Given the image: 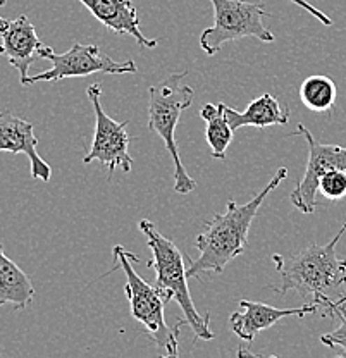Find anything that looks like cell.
I'll return each instance as SVG.
<instances>
[{"label":"cell","instance_id":"cell-1","mask_svg":"<svg viewBox=\"0 0 346 358\" xmlns=\"http://www.w3.org/2000/svg\"><path fill=\"white\" fill-rule=\"evenodd\" d=\"M288 169L281 167L274 174L269 185L252 199L248 203H236L229 200L224 214H214L212 221L207 222L203 233L195 240L199 259L189 264L186 272L188 278H202L203 274H221L229 262L243 255L248 246V231L254 222L257 212L262 207L264 200L284 181Z\"/></svg>","mask_w":346,"mask_h":358},{"label":"cell","instance_id":"cell-2","mask_svg":"<svg viewBox=\"0 0 346 358\" xmlns=\"http://www.w3.org/2000/svg\"><path fill=\"white\" fill-rule=\"evenodd\" d=\"M345 233L346 222L327 245H310L291 257L273 255L274 267L281 275V286L273 289L281 294L296 291L307 300L310 298L324 315L331 301L336 300L334 294L346 285V260L336 253Z\"/></svg>","mask_w":346,"mask_h":358},{"label":"cell","instance_id":"cell-3","mask_svg":"<svg viewBox=\"0 0 346 358\" xmlns=\"http://www.w3.org/2000/svg\"><path fill=\"white\" fill-rule=\"evenodd\" d=\"M140 231L147 236V245L152 250V260L147 264L155 271V288L166 296V300H176L183 310L186 326L193 331L195 339L210 341L215 338L210 329V313L200 315L188 289V272L185 267V257L174 241L161 234V231L148 219L140 221Z\"/></svg>","mask_w":346,"mask_h":358},{"label":"cell","instance_id":"cell-4","mask_svg":"<svg viewBox=\"0 0 346 358\" xmlns=\"http://www.w3.org/2000/svg\"><path fill=\"white\" fill-rule=\"evenodd\" d=\"M188 71H178L148 90V128L157 133L166 143L174 162V192L188 195L196 189V181L181 162L176 143V128L181 114L195 99V90L185 83Z\"/></svg>","mask_w":346,"mask_h":358},{"label":"cell","instance_id":"cell-5","mask_svg":"<svg viewBox=\"0 0 346 358\" xmlns=\"http://www.w3.org/2000/svg\"><path fill=\"white\" fill-rule=\"evenodd\" d=\"M113 253L114 262H117V267H121L126 275L124 289L129 305H131L133 317L145 327L148 339L161 350L164 355L178 357L180 355L178 336H180L181 326H185L186 320L181 319L174 326H169L166 322V315H164V307L167 303L166 296L155 286L148 285L133 267V262H136L138 257L128 252L122 245H115Z\"/></svg>","mask_w":346,"mask_h":358},{"label":"cell","instance_id":"cell-6","mask_svg":"<svg viewBox=\"0 0 346 358\" xmlns=\"http://www.w3.org/2000/svg\"><path fill=\"white\" fill-rule=\"evenodd\" d=\"M214 6V24L200 35V47L207 55H215L222 45L234 40L252 38L273 43L274 33L264 24V17L271 16L262 3L243 0H210Z\"/></svg>","mask_w":346,"mask_h":358},{"label":"cell","instance_id":"cell-7","mask_svg":"<svg viewBox=\"0 0 346 358\" xmlns=\"http://www.w3.org/2000/svg\"><path fill=\"white\" fill-rule=\"evenodd\" d=\"M40 59H47L52 62V67L43 73L28 76L24 87L40 81H59L66 78H83L90 74H124L136 73L138 67L133 61L117 62L110 59L109 55L102 54L96 45H81L74 42L73 47L64 54H57L54 48L48 45H40L38 48Z\"/></svg>","mask_w":346,"mask_h":358},{"label":"cell","instance_id":"cell-8","mask_svg":"<svg viewBox=\"0 0 346 358\" xmlns=\"http://www.w3.org/2000/svg\"><path fill=\"white\" fill-rule=\"evenodd\" d=\"M87 95L93 106V112H95V134H93L90 150L83 157V164L99 160L102 166L109 169V179L113 178L115 169L129 173L133 167V157L129 155L131 136L126 133V126L129 124V121L117 122L103 112L102 102H100L102 87L99 83L88 87Z\"/></svg>","mask_w":346,"mask_h":358},{"label":"cell","instance_id":"cell-9","mask_svg":"<svg viewBox=\"0 0 346 358\" xmlns=\"http://www.w3.org/2000/svg\"><path fill=\"white\" fill-rule=\"evenodd\" d=\"M293 134H301L308 145V160L305 174L289 195V201L301 214H314L319 205V181L326 173L334 169L346 171V148L340 145H326L314 138V134L305 128V124L296 126Z\"/></svg>","mask_w":346,"mask_h":358},{"label":"cell","instance_id":"cell-10","mask_svg":"<svg viewBox=\"0 0 346 358\" xmlns=\"http://www.w3.org/2000/svg\"><path fill=\"white\" fill-rule=\"evenodd\" d=\"M240 308L241 310L231 313L229 326L233 333L245 343H254L257 334L273 327L284 317H300L301 319V317L314 315L321 310L314 301L303 303L298 308H276L264 301L240 300Z\"/></svg>","mask_w":346,"mask_h":358},{"label":"cell","instance_id":"cell-11","mask_svg":"<svg viewBox=\"0 0 346 358\" xmlns=\"http://www.w3.org/2000/svg\"><path fill=\"white\" fill-rule=\"evenodd\" d=\"M40 45L42 42L28 16L21 14L16 20L0 17V55H3L10 66L20 71L23 87L29 76V67L36 59H40Z\"/></svg>","mask_w":346,"mask_h":358},{"label":"cell","instance_id":"cell-12","mask_svg":"<svg viewBox=\"0 0 346 358\" xmlns=\"http://www.w3.org/2000/svg\"><path fill=\"white\" fill-rule=\"evenodd\" d=\"M36 147L38 138L35 136L31 122L17 117L10 110L0 112V152L24 154L31 164V178L48 182L52 169L36 152Z\"/></svg>","mask_w":346,"mask_h":358},{"label":"cell","instance_id":"cell-13","mask_svg":"<svg viewBox=\"0 0 346 358\" xmlns=\"http://www.w3.org/2000/svg\"><path fill=\"white\" fill-rule=\"evenodd\" d=\"M107 29L115 35H129L143 48L157 47V38H147L141 33L138 10L131 0H80Z\"/></svg>","mask_w":346,"mask_h":358},{"label":"cell","instance_id":"cell-14","mask_svg":"<svg viewBox=\"0 0 346 358\" xmlns=\"http://www.w3.org/2000/svg\"><path fill=\"white\" fill-rule=\"evenodd\" d=\"M226 117L233 131L252 126V128H269V126H286L289 122V107L281 106V102L271 93H264L259 99L252 100L245 110H236L224 106Z\"/></svg>","mask_w":346,"mask_h":358},{"label":"cell","instance_id":"cell-15","mask_svg":"<svg viewBox=\"0 0 346 358\" xmlns=\"http://www.w3.org/2000/svg\"><path fill=\"white\" fill-rule=\"evenodd\" d=\"M35 298V288L28 274L3 253L0 243V307L13 305L16 310H24Z\"/></svg>","mask_w":346,"mask_h":358},{"label":"cell","instance_id":"cell-16","mask_svg":"<svg viewBox=\"0 0 346 358\" xmlns=\"http://www.w3.org/2000/svg\"><path fill=\"white\" fill-rule=\"evenodd\" d=\"M226 103H206L200 110V115L206 121V138L210 147V155L214 159L224 160L228 147L233 141V128L229 126L224 112Z\"/></svg>","mask_w":346,"mask_h":358},{"label":"cell","instance_id":"cell-17","mask_svg":"<svg viewBox=\"0 0 346 358\" xmlns=\"http://www.w3.org/2000/svg\"><path fill=\"white\" fill-rule=\"evenodd\" d=\"M336 95V83L322 74L308 76L300 87V100L307 109L314 112H327L333 109Z\"/></svg>","mask_w":346,"mask_h":358},{"label":"cell","instance_id":"cell-18","mask_svg":"<svg viewBox=\"0 0 346 358\" xmlns=\"http://www.w3.org/2000/svg\"><path fill=\"white\" fill-rule=\"evenodd\" d=\"M319 193L327 200H341L346 196V171L334 169L326 173L319 181Z\"/></svg>","mask_w":346,"mask_h":358},{"label":"cell","instance_id":"cell-19","mask_svg":"<svg viewBox=\"0 0 346 358\" xmlns=\"http://www.w3.org/2000/svg\"><path fill=\"white\" fill-rule=\"evenodd\" d=\"M336 317L340 319V327L334 331H331V333L327 334H322L321 336V343L322 345H326L327 348H340L341 357H346V307H341L340 310H338Z\"/></svg>","mask_w":346,"mask_h":358},{"label":"cell","instance_id":"cell-20","mask_svg":"<svg viewBox=\"0 0 346 358\" xmlns=\"http://www.w3.org/2000/svg\"><path fill=\"white\" fill-rule=\"evenodd\" d=\"M289 2H293V3H295V6H298V7H301V9L307 10L308 14H312V16H314L315 20L321 21L322 24H326V26H331V24H333V20H331L329 16H326V14H324L322 10H319L317 7L310 6V3L305 2V0H289Z\"/></svg>","mask_w":346,"mask_h":358},{"label":"cell","instance_id":"cell-21","mask_svg":"<svg viewBox=\"0 0 346 358\" xmlns=\"http://www.w3.org/2000/svg\"><path fill=\"white\" fill-rule=\"evenodd\" d=\"M341 307H346V293L341 294V296L336 298V300L331 301L329 308H327L326 313H324V317H336V313Z\"/></svg>","mask_w":346,"mask_h":358},{"label":"cell","instance_id":"cell-22","mask_svg":"<svg viewBox=\"0 0 346 358\" xmlns=\"http://www.w3.org/2000/svg\"><path fill=\"white\" fill-rule=\"evenodd\" d=\"M7 3V0H0V7H3Z\"/></svg>","mask_w":346,"mask_h":358}]
</instances>
